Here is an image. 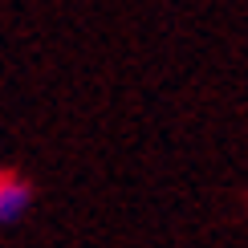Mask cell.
<instances>
[{
    "label": "cell",
    "instance_id": "obj_1",
    "mask_svg": "<svg viewBox=\"0 0 248 248\" xmlns=\"http://www.w3.org/2000/svg\"><path fill=\"white\" fill-rule=\"evenodd\" d=\"M37 191L25 175H0V224H16L33 212Z\"/></svg>",
    "mask_w": 248,
    "mask_h": 248
}]
</instances>
